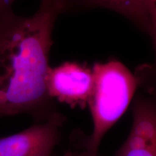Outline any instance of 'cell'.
<instances>
[{
  "mask_svg": "<svg viewBox=\"0 0 156 156\" xmlns=\"http://www.w3.org/2000/svg\"><path fill=\"white\" fill-rule=\"evenodd\" d=\"M62 0H41L30 16L0 15V119L27 114L36 123L65 119L48 94L46 77Z\"/></svg>",
  "mask_w": 156,
  "mask_h": 156,
  "instance_id": "cell-1",
  "label": "cell"
},
{
  "mask_svg": "<svg viewBox=\"0 0 156 156\" xmlns=\"http://www.w3.org/2000/svg\"><path fill=\"white\" fill-rule=\"evenodd\" d=\"M65 119L36 123L12 135L0 138V156H51L58 145Z\"/></svg>",
  "mask_w": 156,
  "mask_h": 156,
  "instance_id": "cell-4",
  "label": "cell"
},
{
  "mask_svg": "<svg viewBox=\"0 0 156 156\" xmlns=\"http://www.w3.org/2000/svg\"><path fill=\"white\" fill-rule=\"evenodd\" d=\"M93 87L88 101L93 131L85 140L84 150L98 155L102 140L127 109L137 88V78L120 62L95 63Z\"/></svg>",
  "mask_w": 156,
  "mask_h": 156,
  "instance_id": "cell-2",
  "label": "cell"
},
{
  "mask_svg": "<svg viewBox=\"0 0 156 156\" xmlns=\"http://www.w3.org/2000/svg\"><path fill=\"white\" fill-rule=\"evenodd\" d=\"M147 11L150 22V32L153 37L156 54V0H147Z\"/></svg>",
  "mask_w": 156,
  "mask_h": 156,
  "instance_id": "cell-7",
  "label": "cell"
},
{
  "mask_svg": "<svg viewBox=\"0 0 156 156\" xmlns=\"http://www.w3.org/2000/svg\"><path fill=\"white\" fill-rule=\"evenodd\" d=\"M16 0H0V15L12 9V6Z\"/></svg>",
  "mask_w": 156,
  "mask_h": 156,
  "instance_id": "cell-8",
  "label": "cell"
},
{
  "mask_svg": "<svg viewBox=\"0 0 156 156\" xmlns=\"http://www.w3.org/2000/svg\"><path fill=\"white\" fill-rule=\"evenodd\" d=\"M64 12L77 8H105L114 11L150 31L147 0H62Z\"/></svg>",
  "mask_w": 156,
  "mask_h": 156,
  "instance_id": "cell-6",
  "label": "cell"
},
{
  "mask_svg": "<svg viewBox=\"0 0 156 156\" xmlns=\"http://www.w3.org/2000/svg\"><path fill=\"white\" fill-rule=\"evenodd\" d=\"M62 156H99L98 155H92L91 153H90L88 151H85V150H83L82 151H67Z\"/></svg>",
  "mask_w": 156,
  "mask_h": 156,
  "instance_id": "cell-9",
  "label": "cell"
},
{
  "mask_svg": "<svg viewBox=\"0 0 156 156\" xmlns=\"http://www.w3.org/2000/svg\"><path fill=\"white\" fill-rule=\"evenodd\" d=\"M129 134L114 156H156V102L137 97Z\"/></svg>",
  "mask_w": 156,
  "mask_h": 156,
  "instance_id": "cell-5",
  "label": "cell"
},
{
  "mask_svg": "<svg viewBox=\"0 0 156 156\" xmlns=\"http://www.w3.org/2000/svg\"><path fill=\"white\" fill-rule=\"evenodd\" d=\"M48 94L54 101L72 108H84L93 87L92 70L83 64L66 62L48 69L46 77Z\"/></svg>",
  "mask_w": 156,
  "mask_h": 156,
  "instance_id": "cell-3",
  "label": "cell"
}]
</instances>
